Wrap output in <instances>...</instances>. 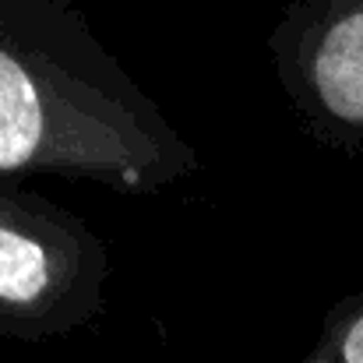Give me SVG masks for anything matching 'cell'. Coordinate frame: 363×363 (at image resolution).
I'll list each match as a JSON object with an SVG mask.
<instances>
[{"label":"cell","instance_id":"cell-1","mask_svg":"<svg viewBox=\"0 0 363 363\" xmlns=\"http://www.w3.org/2000/svg\"><path fill=\"white\" fill-rule=\"evenodd\" d=\"M78 250L32 212L0 205V328H53L78 279Z\"/></svg>","mask_w":363,"mask_h":363},{"label":"cell","instance_id":"cell-2","mask_svg":"<svg viewBox=\"0 0 363 363\" xmlns=\"http://www.w3.org/2000/svg\"><path fill=\"white\" fill-rule=\"evenodd\" d=\"M307 74L328 117L363 123V7L342 11L321 28Z\"/></svg>","mask_w":363,"mask_h":363},{"label":"cell","instance_id":"cell-3","mask_svg":"<svg viewBox=\"0 0 363 363\" xmlns=\"http://www.w3.org/2000/svg\"><path fill=\"white\" fill-rule=\"evenodd\" d=\"M50 106L39 82L0 50V173L21 169L46 152Z\"/></svg>","mask_w":363,"mask_h":363}]
</instances>
